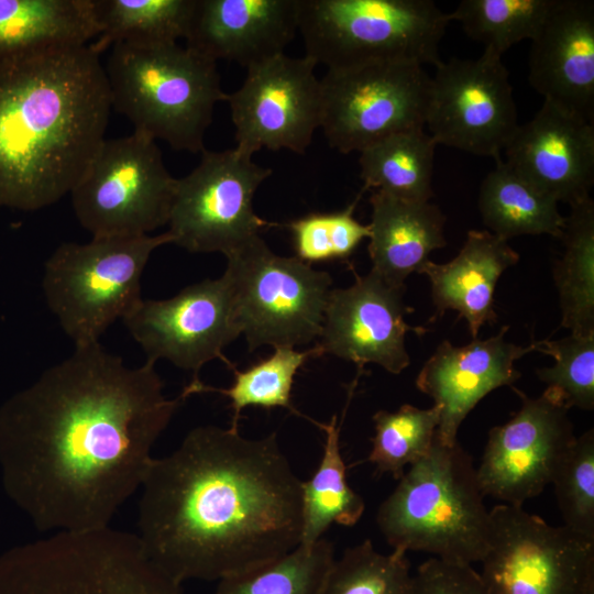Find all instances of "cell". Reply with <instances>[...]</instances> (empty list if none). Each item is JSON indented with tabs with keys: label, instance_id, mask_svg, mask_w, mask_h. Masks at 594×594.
Segmentation results:
<instances>
[{
	"label": "cell",
	"instance_id": "obj_1",
	"mask_svg": "<svg viewBox=\"0 0 594 594\" xmlns=\"http://www.w3.org/2000/svg\"><path fill=\"white\" fill-rule=\"evenodd\" d=\"M163 389L154 361L128 366L96 342L75 346L0 410L12 486L41 530L110 527L184 400Z\"/></svg>",
	"mask_w": 594,
	"mask_h": 594
},
{
	"label": "cell",
	"instance_id": "obj_2",
	"mask_svg": "<svg viewBox=\"0 0 594 594\" xmlns=\"http://www.w3.org/2000/svg\"><path fill=\"white\" fill-rule=\"evenodd\" d=\"M140 544L182 583L219 581L300 544L301 481L276 433L200 426L154 458L140 487Z\"/></svg>",
	"mask_w": 594,
	"mask_h": 594
},
{
	"label": "cell",
	"instance_id": "obj_3",
	"mask_svg": "<svg viewBox=\"0 0 594 594\" xmlns=\"http://www.w3.org/2000/svg\"><path fill=\"white\" fill-rule=\"evenodd\" d=\"M99 56L86 44L0 62V207H48L84 175L112 109Z\"/></svg>",
	"mask_w": 594,
	"mask_h": 594
},
{
	"label": "cell",
	"instance_id": "obj_4",
	"mask_svg": "<svg viewBox=\"0 0 594 594\" xmlns=\"http://www.w3.org/2000/svg\"><path fill=\"white\" fill-rule=\"evenodd\" d=\"M471 455L459 441L437 437L380 505L376 522L393 550L424 551L458 564L480 562L487 548L490 510Z\"/></svg>",
	"mask_w": 594,
	"mask_h": 594
},
{
	"label": "cell",
	"instance_id": "obj_5",
	"mask_svg": "<svg viewBox=\"0 0 594 594\" xmlns=\"http://www.w3.org/2000/svg\"><path fill=\"white\" fill-rule=\"evenodd\" d=\"M111 106L134 131L201 153L215 107L227 101L217 63L177 43H118L105 66Z\"/></svg>",
	"mask_w": 594,
	"mask_h": 594
},
{
	"label": "cell",
	"instance_id": "obj_6",
	"mask_svg": "<svg viewBox=\"0 0 594 594\" xmlns=\"http://www.w3.org/2000/svg\"><path fill=\"white\" fill-rule=\"evenodd\" d=\"M450 22L431 0H299L305 55L328 69L376 62L436 67Z\"/></svg>",
	"mask_w": 594,
	"mask_h": 594
},
{
	"label": "cell",
	"instance_id": "obj_7",
	"mask_svg": "<svg viewBox=\"0 0 594 594\" xmlns=\"http://www.w3.org/2000/svg\"><path fill=\"white\" fill-rule=\"evenodd\" d=\"M0 594H185L145 556L136 535L110 527L56 532L0 563Z\"/></svg>",
	"mask_w": 594,
	"mask_h": 594
},
{
	"label": "cell",
	"instance_id": "obj_8",
	"mask_svg": "<svg viewBox=\"0 0 594 594\" xmlns=\"http://www.w3.org/2000/svg\"><path fill=\"white\" fill-rule=\"evenodd\" d=\"M173 243L158 235L92 238L61 244L45 263L48 308L75 346L99 342L118 319L141 301V277L151 254Z\"/></svg>",
	"mask_w": 594,
	"mask_h": 594
},
{
	"label": "cell",
	"instance_id": "obj_9",
	"mask_svg": "<svg viewBox=\"0 0 594 594\" xmlns=\"http://www.w3.org/2000/svg\"><path fill=\"white\" fill-rule=\"evenodd\" d=\"M223 273L250 351L305 345L320 337L332 277L275 254L261 235L227 255Z\"/></svg>",
	"mask_w": 594,
	"mask_h": 594
},
{
	"label": "cell",
	"instance_id": "obj_10",
	"mask_svg": "<svg viewBox=\"0 0 594 594\" xmlns=\"http://www.w3.org/2000/svg\"><path fill=\"white\" fill-rule=\"evenodd\" d=\"M176 180L150 136L105 139L70 191L73 209L92 238L146 235L167 224Z\"/></svg>",
	"mask_w": 594,
	"mask_h": 594
},
{
	"label": "cell",
	"instance_id": "obj_11",
	"mask_svg": "<svg viewBox=\"0 0 594 594\" xmlns=\"http://www.w3.org/2000/svg\"><path fill=\"white\" fill-rule=\"evenodd\" d=\"M480 562L488 594H594V542L522 506L490 509Z\"/></svg>",
	"mask_w": 594,
	"mask_h": 594
},
{
	"label": "cell",
	"instance_id": "obj_12",
	"mask_svg": "<svg viewBox=\"0 0 594 594\" xmlns=\"http://www.w3.org/2000/svg\"><path fill=\"white\" fill-rule=\"evenodd\" d=\"M320 84V128L329 145L343 154L425 129L431 77L422 65L376 62L328 69Z\"/></svg>",
	"mask_w": 594,
	"mask_h": 594
},
{
	"label": "cell",
	"instance_id": "obj_13",
	"mask_svg": "<svg viewBox=\"0 0 594 594\" xmlns=\"http://www.w3.org/2000/svg\"><path fill=\"white\" fill-rule=\"evenodd\" d=\"M272 169L235 147L201 152L199 164L177 178L167 232L193 253L231 254L272 227L254 211L253 199Z\"/></svg>",
	"mask_w": 594,
	"mask_h": 594
},
{
	"label": "cell",
	"instance_id": "obj_14",
	"mask_svg": "<svg viewBox=\"0 0 594 594\" xmlns=\"http://www.w3.org/2000/svg\"><path fill=\"white\" fill-rule=\"evenodd\" d=\"M425 127L437 144L501 161L519 127L502 56L484 50L477 58L436 66Z\"/></svg>",
	"mask_w": 594,
	"mask_h": 594
},
{
	"label": "cell",
	"instance_id": "obj_15",
	"mask_svg": "<svg viewBox=\"0 0 594 594\" xmlns=\"http://www.w3.org/2000/svg\"><path fill=\"white\" fill-rule=\"evenodd\" d=\"M317 65L307 55L283 53L246 69L243 84L227 98L238 151L249 156L262 148L306 152L321 125Z\"/></svg>",
	"mask_w": 594,
	"mask_h": 594
},
{
	"label": "cell",
	"instance_id": "obj_16",
	"mask_svg": "<svg viewBox=\"0 0 594 594\" xmlns=\"http://www.w3.org/2000/svg\"><path fill=\"white\" fill-rule=\"evenodd\" d=\"M147 360H168L193 372L215 359L232 364L222 350L240 334L232 293L224 275L184 288L172 298L142 299L122 320Z\"/></svg>",
	"mask_w": 594,
	"mask_h": 594
},
{
	"label": "cell",
	"instance_id": "obj_17",
	"mask_svg": "<svg viewBox=\"0 0 594 594\" xmlns=\"http://www.w3.org/2000/svg\"><path fill=\"white\" fill-rule=\"evenodd\" d=\"M512 388L520 408L490 430L476 475L485 496L522 506L551 483L575 436L569 409L561 403L546 392L532 398Z\"/></svg>",
	"mask_w": 594,
	"mask_h": 594
},
{
	"label": "cell",
	"instance_id": "obj_18",
	"mask_svg": "<svg viewBox=\"0 0 594 594\" xmlns=\"http://www.w3.org/2000/svg\"><path fill=\"white\" fill-rule=\"evenodd\" d=\"M346 288H332L316 345L322 354L355 363L359 373L367 363L399 374L409 363L405 339L408 332L429 330L409 326L405 316L414 311L404 302L406 286H395L372 270Z\"/></svg>",
	"mask_w": 594,
	"mask_h": 594
},
{
	"label": "cell",
	"instance_id": "obj_19",
	"mask_svg": "<svg viewBox=\"0 0 594 594\" xmlns=\"http://www.w3.org/2000/svg\"><path fill=\"white\" fill-rule=\"evenodd\" d=\"M515 173L557 202L590 198L594 183V124L544 100L506 145Z\"/></svg>",
	"mask_w": 594,
	"mask_h": 594
},
{
	"label": "cell",
	"instance_id": "obj_20",
	"mask_svg": "<svg viewBox=\"0 0 594 594\" xmlns=\"http://www.w3.org/2000/svg\"><path fill=\"white\" fill-rule=\"evenodd\" d=\"M508 329L504 326L496 336L462 346L444 340L418 373L417 388L439 410L437 437L443 444L458 442L461 424L482 398L498 387H512L520 377L514 364L532 349L507 342Z\"/></svg>",
	"mask_w": 594,
	"mask_h": 594
},
{
	"label": "cell",
	"instance_id": "obj_21",
	"mask_svg": "<svg viewBox=\"0 0 594 594\" xmlns=\"http://www.w3.org/2000/svg\"><path fill=\"white\" fill-rule=\"evenodd\" d=\"M528 80L544 100L594 121V2L556 0L531 40Z\"/></svg>",
	"mask_w": 594,
	"mask_h": 594
},
{
	"label": "cell",
	"instance_id": "obj_22",
	"mask_svg": "<svg viewBox=\"0 0 594 594\" xmlns=\"http://www.w3.org/2000/svg\"><path fill=\"white\" fill-rule=\"evenodd\" d=\"M299 0H196L186 46L245 69L284 53L298 31Z\"/></svg>",
	"mask_w": 594,
	"mask_h": 594
},
{
	"label": "cell",
	"instance_id": "obj_23",
	"mask_svg": "<svg viewBox=\"0 0 594 594\" xmlns=\"http://www.w3.org/2000/svg\"><path fill=\"white\" fill-rule=\"evenodd\" d=\"M519 254L504 240L488 230H470L455 257L438 264L428 261L420 274L431 286L435 315L441 318L454 310L463 318L473 339L480 329L497 321L494 294L496 284L506 268L517 264Z\"/></svg>",
	"mask_w": 594,
	"mask_h": 594
},
{
	"label": "cell",
	"instance_id": "obj_24",
	"mask_svg": "<svg viewBox=\"0 0 594 594\" xmlns=\"http://www.w3.org/2000/svg\"><path fill=\"white\" fill-rule=\"evenodd\" d=\"M369 255L372 271L395 286L419 273L429 255L447 245L446 216L430 201H410L382 191L370 198Z\"/></svg>",
	"mask_w": 594,
	"mask_h": 594
},
{
	"label": "cell",
	"instance_id": "obj_25",
	"mask_svg": "<svg viewBox=\"0 0 594 594\" xmlns=\"http://www.w3.org/2000/svg\"><path fill=\"white\" fill-rule=\"evenodd\" d=\"M99 32L94 0H0V62L86 45Z\"/></svg>",
	"mask_w": 594,
	"mask_h": 594
},
{
	"label": "cell",
	"instance_id": "obj_26",
	"mask_svg": "<svg viewBox=\"0 0 594 594\" xmlns=\"http://www.w3.org/2000/svg\"><path fill=\"white\" fill-rule=\"evenodd\" d=\"M479 210L488 231L507 241L527 234L560 239L564 229L565 217L559 212L558 202L503 160L481 184Z\"/></svg>",
	"mask_w": 594,
	"mask_h": 594
},
{
	"label": "cell",
	"instance_id": "obj_27",
	"mask_svg": "<svg viewBox=\"0 0 594 594\" xmlns=\"http://www.w3.org/2000/svg\"><path fill=\"white\" fill-rule=\"evenodd\" d=\"M438 144L425 129L393 134L360 152L362 191H382L410 201H430Z\"/></svg>",
	"mask_w": 594,
	"mask_h": 594
},
{
	"label": "cell",
	"instance_id": "obj_28",
	"mask_svg": "<svg viewBox=\"0 0 594 594\" xmlns=\"http://www.w3.org/2000/svg\"><path fill=\"white\" fill-rule=\"evenodd\" d=\"M563 253L554 262L553 282L561 308V326L573 334L594 332V202L570 206L560 238Z\"/></svg>",
	"mask_w": 594,
	"mask_h": 594
},
{
	"label": "cell",
	"instance_id": "obj_29",
	"mask_svg": "<svg viewBox=\"0 0 594 594\" xmlns=\"http://www.w3.org/2000/svg\"><path fill=\"white\" fill-rule=\"evenodd\" d=\"M324 433L323 452L314 475L301 482L302 530L300 544L311 546L322 538L331 524L353 526L362 517L365 504L350 487L346 465L340 450L341 424L332 416L328 424L311 419Z\"/></svg>",
	"mask_w": 594,
	"mask_h": 594
},
{
	"label": "cell",
	"instance_id": "obj_30",
	"mask_svg": "<svg viewBox=\"0 0 594 594\" xmlns=\"http://www.w3.org/2000/svg\"><path fill=\"white\" fill-rule=\"evenodd\" d=\"M101 54L118 43L166 44L186 37L196 0H94Z\"/></svg>",
	"mask_w": 594,
	"mask_h": 594
},
{
	"label": "cell",
	"instance_id": "obj_31",
	"mask_svg": "<svg viewBox=\"0 0 594 594\" xmlns=\"http://www.w3.org/2000/svg\"><path fill=\"white\" fill-rule=\"evenodd\" d=\"M321 355L322 352L317 345L305 351H297L293 346H276L273 354L244 371L232 365L230 369L234 380L230 387L217 388L199 381L186 386L180 396L185 399L191 394L216 392L228 397L233 411L231 428H238L241 410L249 406L265 409L282 407L309 420L293 406L292 387L301 365L308 359Z\"/></svg>",
	"mask_w": 594,
	"mask_h": 594
},
{
	"label": "cell",
	"instance_id": "obj_32",
	"mask_svg": "<svg viewBox=\"0 0 594 594\" xmlns=\"http://www.w3.org/2000/svg\"><path fill=\"white\" fill-rule=\"evenodd\" d=\"M334 547L327 539L299 544L268 562L217 581L211 594H321L334 562Z\"/></svg>",
	"mask_w": 594,
	"mask_h": 594
},
{
	"label": "cell",
	"instance_id": "obj_33",
	"mask_svg": "<svg viewBox=\"0 0 594 594\" xmlns=\"http://www.w3.org/2000/svg\"><path fill=\"white\" fill-rule=\"evenodd\" d=\"M556 0H462L449 13L465 34L499 56L513 45L532 40Z\"/></svg>",
	"mask_w": 594,
	"mask_h": 594
},
{
	"label": "cell",
	"instance_id": "obj_34",
	"mask_svg": "<svg viewBox=\"0 0 594 594\" xmlns=\"http://www.w3.org/2000/svg\"><path fill=\"white\" fill-rule=\"evenodd\" d=\"M375 435L366 461L378 474L389 473L400 480L405 468L425 458L430 451L439 424L436 406L421 409L402 405L396 411L378 410L373 417Z\"/></svg>",
	"mask_w": 594,
	"mask_h": 594
},
{
	"label": "cell",
	"instance_id": "obj_35",
	"mask_svg": "<svg viewBox=\"0 0 594 594\" xmlns=\"http://www.w3.org/2000/svg\"><path fill=\"white\" fill-rule=\"evenodd\" d=\"M414 574L407 552L384 554L370 539L345 549L336 559L321 594H413Z\"/></svg>",
	"mask_w": 594,
	"mask_h": 594
},
{
	"label": "cell",
	"instance_id": "obj_36",
	"mask_svg": "<svg viewBox=\"0 0 594 594\" xmlns=\"http://www.w3.org/2000/svg\"><path fill=\"white\" fill-rule=\"evenodd\" d=\"M532 351L552 356L554 364L536 371L544 392L568 409H594V332L559 340H535Z\"/></svg>",
	"mask_w": 594,
	"mask_h": 594
},
{
	"label": "cell",
	"instance_id": "obj_37",
	"mask_svg": "<svg viewBox=\"0 0 594 594\" xmlns=\"http://www.w3.org/2000/svg\"><path fill=\"white\" fill-rule=\"evenodd\" d=\"M362 195L361 190L354 201L340 211L312 212L288 222L295 256L309 265L346 261L370 237L369 224L354 217Z\"/></svg>",
	"mask_w": 594,
	"mask_h": 594
},
{
	"label": "cell",
	"instance_id": "obj_38",
	"mask_svg": "<svg viewBox=\"0 0 594 594\" xmlns=\"http://www.w3.org/2000/svg\"><path fill=\"white\" fill-rule=\"evenodd\" d=\"M563 526L594 542V430L588 429L564 453L551 483Z\"/></svg>",
	"mask_w": 594,
	"mask_h": 594
},
{
	"label": "cell",
	"instance_id": "obj_39",
	"mask_svg": "<svg viewBox=\"0 0 594 594\" xmlns=\"http://www.w3.org/2000/svg\"><path fill=\"white\" fill-rule=\"evenodd\" d=\"M413 594H488L472 565L431 558L414 574Z\"/></svg>",
	"mask_w": 594,
	"mask_h": 594
}]
</instances>
